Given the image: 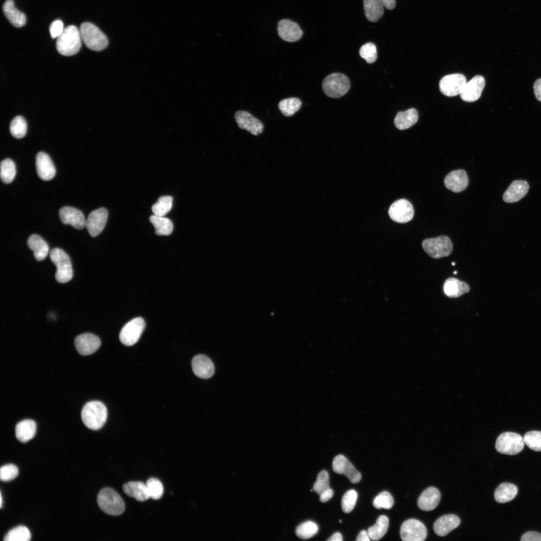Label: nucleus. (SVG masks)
I'll return each mask as SVG.
<instances>
[{"label": "nucleus", "instance_id": "1", "mask_svg": "<svg viewBox=\"0 0 541 541\" xmlns=\"http://www.w3.org/2000/svg\"><path fill=\"white\" fill-rule=\"evenodd\" d=\"M81 418L87 428L94 430H98L103 426L106 421L107 408L100 401H90L83 407Z\"/></svg>", "mask_w": 541, "mask_h": 541}, {"label": "nucleus", "instance_id": "2", "mask_svg": "<svg viewBox=\"0 0 541 541\" xmlns=\"http://www.w3.org/2000/svg\"><path fill=\"white\" fill-rule=\"evenodd\" d=\"M81 41L79 29L75 26H69L64 29L63 33L57 38V50L63 56H70L75 55L81 48Z\"/></svg>", "mask_w": 541, "mask_h": 541}, {"label": "nucleus", "instance_id": "3", "mask_svg": "<svg viewBox=\"0 0 541 541\" xmlns=\"http://www.w3.org/2000/svg\"><path fill=\"white\" fill-rule=\"evenodd\" d=\"M79 30L82 41L90 50L101 51L107 47L108 40L106 36L93 24L83 23Z\"/></svg>", "mask_w": 541, "mask_h": 541}, {"label": "nucleus", "instance_id": "4", "mask_svg": "<svg viewBox=\"0 0 541 541\" xmlns=\"http://www.w3.org/2000/svg\"><path fill=\"white\" fill-rule=\"evenodd\" d=\"M100 509L106 514L119 515L125 510V504L120 495L110 487L103 488L97 496Z\"/></svg>", "mask_w": 541, "mask_h": 541}, {"label": "nucleus", "instance_id": "5", "mask_svg": "<svg viewBox=\"0 0 541 541\" xmlns=\"http://www.w3.org/2000/svg\"><path fill=\"white\" fill-rule=\"evenodd\" d=\"M52 262L56 266L55 278L60 283H66L73 278V269L68 254L60 248H54L50 252Z\"/></svg>", "mask_w": 541, "mask_h": 541}, {"label": "nucleus", "instance_id": "6", "mask_svg": "<svg viewBox=\"0 0 541 541\" xmlns=\"http://www.w3.org/2000/svg\"><path fill=\"white\" fill-rule=\"evenodd\" d=\"M350 87V82L345 75L335 73L328 75L322 83L323 90L326 95L338 98L345 95Z\"/></svg>", "mask_w": 541, "mask_h": 541}, {"label": "nucleus", "instance_id": "7", "mask_svg": "<svg viewBox=\"0 0 541 541\" xmlns=\"http://www.w3.org/2000/svg\"><path fill=\"white\" fill-rule=\"evenodd\" d=\"M523 438L518 433L512 432L502 433L497 437L495 447L501 454L515 455L523 449Z\"/></svg>", "mask_w": 541, "mask_h": 541}, {"label": "nucleus", "instance_id": "8", "mask_svg": "<svg viewBox=\"0 0 541 541\" xmlns=\"http://www.w3.org/2000/svg\"><path fill=\"white\" fill-rule=\"evenodd\" d=\"M422 246L428 255L436 259L449 256L453 248L450 239L445 235L425 239L422 241Z\"/></svg>", "mask_w": 541, "mask_h": 541}, {"label": "nucleus", "instance_id": "9", "mask_svg": "<svg viewBox=\"0 0 541 541\" xmlns=\"http://www.w3.org/2000/svg\"><path fill=\"white\" fill-rule=\"evenodd\" d=\"M145 327L144 320L140 317L134 318L122 328L119 335L121 342L130 346L138 342Z\"/></svg>", "mask_w": 541, "mask_h": 541}, {"label": "nucleus", "instance_id": "10", "mask_svg": "<svg viewBox=\"0 0 541 541\" xmlns=\"http://www.w3.org/2000/svg\"><path fill=\"white\" fill-rule=\"evenodd\" d=\"M400 533L403 541H423L426 538L427 531L422 522L417 519L410 518L403 522Z\"/></svg>", "mask_w": 541, "mask_h": 541}, {"label": "nucleus", "instance_id": "11", "mask_svg": "<svg viewBox=\"0 0 541 541\" xmlns=\"http://www.w3.org/2000/svg\"><path fill=\"white\" fill-rule=\"evenodd\" d=\"M466 83L465 77L457 73L444 76L440 80L439 86L443 95L452 97L460 94Z\"/></svg>", "mask_w": 541, "mask_h": 541}, {"label": "nucleus", "instance_id": "12", "mask_svg": "<svg viewBox=\"0 0 541 541\" xmlns=\"http://www.w3.org/2000/svg\"><path fill=\"white\" fill-rule=\"evenodd\" d=\"M388 214L390 218L398 223H406L413 217L414 209L407 200L400 199L394 202L390 206Z\"/></svg>", "mask_w": 541, "mask_h": 541}, {"label": "nucleus", "instance_id": "13", "mask_svg": "<svg viewBox=\"0 0 541 541\" xmlns=\"http://www.w3.org/2000/svg\"><path fill=\"white\" fill-rule=\"evenodd\" d=\"M108 213L105 208H100L91 211L86 220V226L92 237L98 235L104 229L107 222Z\"/></svg>", "mask_w": 541, "mask_h": 541}, {"label": "nucleus", "instance_id": "14", "mask_svg": "<svg viewBox=\"0 0 541 541\" xmlns=\"http://www.w3.org/2000/svg\"><path fill=\"white\" fill-rule=\"evenodd\" d=\"M332 468L336 473L345 475L353 483H357L361 479V473L343 455H339L335 457L332 463Z\"/></svg>", "mask_w": 541, "mask_h": 541}, {"label": "nucleus", "instance_id": "15", "mask_svg": "<svg viewBox=\"0 0 541 541\" xmlns=\"http://www.w3.org/2000/svg\"><path fill=\"white\" fill-rule=\"evenodd\" d=\"M485 84V81L483 76L480 75L474 76L465 84L460 94L461 99L467 102H472L477 100L481 96Z\"/></svg>", "mask_w": 541, "mask_h": 541}, {"label": "nucleus", "instance_id": "16", "mask_svg": "<svg viewBox=\"0 0 541 541\" xmlns=\"http://www.w3.org/2000/svg\"><path fill=\"white\" fill-rule=\"evenodd\" d=\"M77 352L83 356L95 353L101 345V341L96 335L91 333H84L77 336L74 341Z\"/></svg>", "mask_w": 541, "mask_h": 541}, {"label": "nucleus", "instance_id": "17", "mask_svg": "<svg viewBox=\"0 0 541 541\" xmlns=\"http://www.w3.org/2000/svg\"><path fill=\"white\" fill-rule=\"evenodd\" d=\"M234 118L239 128L254 135L260 134L263 130V124L248 112L238 111L234 114Z\"/></svg>", "mask_w": 541, "mask_h": 541}, {"label": "nucleus", "instance_id": "18", "mask_svg": "<svg viewBox=\"0 0 541 541\" xmlns=\"http://www.w3.org/2000/svg\"><path fill=\"white\" fill-rule=\"evenodd\" d=\"M62 222L69 224L77 229H82L86 226V219L80 210L71 206H64L59 210Z\"/></svg>", "mask_w": 541, "mask_h": 541}, {"label": "nucleus", "instance_id": "19", "mask_svg": "<svg viewBox=\"0 0 541 541\" xmlns=\"http://www.w3.org/2000/svg\"><path fill=\"white\" fill-rule=\"evenodd\" d=\"M277 30L280 37L289 42L298 41L303 35V31L298 24L287 19L278 23Z\"/></svg>", "mask_w": 541, "mask_h": 541}, {"label": "nucleus", "instance_id": "20", "mask_svg": "<svg viewBox=\"0 0 541 541\" xmlns=\"http://www.w3.org/2000/svg\"><path fill=\"white\" fill-rule=\"evenodd\" d=\"M192 369L198 377L207 379L212 376L214 366L211 360L207 356L200 354L193 357L191 362Z\"/></svg>", "mask_w": 541, "mask_h": 541}, {"label": "nucleus", "instance_id": "21", "mask_svg": "<svg viewBox=\"0 0 541 541\" xmlns=\"http://www.w3.org/2000/svg\"><path fill=\"white\" fill-rule=\"evenodd\" d=\"M36 166L39 177L43 180H50L55 176V167L50 156L44 152L37 154Z\"/></svg>", "mask_w": 541, "mask_h": 541}, {"label": "nucleus", "instance_id": "22", "mask_svg": "<svg viewBox=\"0 0 541 541\" xmlns=\"http://www.w3.org/2000/svg\"><path fill=\"white\" fill-rule=\"evenodd\" d=\"M444 183L447 189L454 192H460L467 187L468 178L465 170H453L446 176Z\"/></svg>", "mask_w": 541, "mask_h": 541}, {"label": "nucleus", "instance_id": "23", "mask_svg": "<svg viewBox=\"0 0 541 541\" xmlns=\"http://www.w3.org/2000/svg\"><path fill=\"white\" fill-rule=\"evenodd\" d=\"M529 189L527 181L522 180L513 181L503 195V200L507 203L517 202L523 197Z\"/></svg>", "mask_w": 541, "mask_h": 541}, {"label": "nucleus", "instance_id": "24", "mask_svg": "<svg viewBox=\"0 0 541 541\" xmlns=\"http://www.w3.org/2000/svg\"><path fill=\"white\" fill-rule=\"evenodd\" d=\"M441 494L438 489L429 487L425 489L419 496L417 504L419 508L424 511L434 509L439 504Z\"/></svg>", "mask_w": 541, "mask_h": 541}, {"label": "nucleus", "instance_id": "25", "mask_svg": "<svg viewBox=\"0 0 541 541\" xmlns=\"http://www.w3.org/2000/svg\"><path fill=\"white\" fill-rule=\"evenodd\" d=\"M460 523V519L457 515L445 514L439 517L435 521L433 530L437 535L443 536L458 526Z\"/></svg>", "mask_w": 541, "mask_h": 541}, {"label": "nucleus", "instance_id": "26", "mask_svg": "<svg viewBox=\"0 0 541 541\" xmlns=\"http://www.w3.org/2000/svg\"><path fill=\"white\" fill-rule=\"evenodd\" d=\"M124 493L139 501H144L150 497L146 484L140 481H130L123 486Z\"/></svg>", "mask_w": 541, "mask_h": 541}, {"label": "nucleus", "instance_id": "27", "mask_svg": "<svg viewBox=\"0 0 541 541\" xmlns=\"http://www.w3.org/2000/svg\"><path fill=\"white\" fill-rule=\"evenodd\" d=\"M3 10L6 18L14 27L20 28L26 24V15L15 7L14 0H6Z\"/></svg>", "mask_w": 541, "mask_h": 541}, {"label": "nucleus", "instance_id": "28", "mask_svg": "<svg viewBox=\"0 0 541 541\" xmlns=\"http://www.w3.org/2000/svg\"><path fill=\"white\" fill-rule=\"evenodd\" d=\"M443 290L446 296L455 298L468 293L470 287L464 282L460 281L454 278H449L444 282Z\"/></svg>", "mask_w": 541, "mask_h": 541}, {"label": "nucleus", "instance_id": "29", "mask_svg": "<svg viewBox=\"0 0 541 541\" xmlns=\"http://www.w3.org/2000/svg\"><path fill=\"white\" fill-rule=\"evenodd\" d=\"M36 430L37 425L35 421L32 419H25L17 424L15 434L19 441L25 443L35 436Z\"/></svg>", "mask_w": 541, "mask_h": 541}, {"label": "nucleus", "instance_id": "30", "mask_svg": "<svg viewBox=\"0 0 541 541\" xmlns=\"http://www.w3.org/2000/svg\"><path fill=\"white\" fill-rule=\"evenodd\" d=\"M27 243L29 247L34 252L35 259L38 261L44 260L49 253V246L47 242L39 235L32 234L29 237Z\"/></svg>", "mask_w": 541, "mask_h": 541}, {"label": "nucleus", "instance_id": "31", "mask_svg": "<svg viewBox=\"0 0 541 541\" xmlns=\"http://www.w3.org/2000/svg\"><path fill=\"white\" fill-rule=\"evenodd\" d=\"M418 119V113L415 108L398 112L394 118L396 127L401 130L407 129L414 125Z\"/></svg>", "mask_w": 541, "mask_h": 541}, {"label": "nucleus", "instance_id": "32", "mask_svg": "<svg viewBox=\"0 0 541 541\" xmlns=\"http://www.w3.org/2000/svg\"><path fill=\"white\" fill-rule=\"evenodd\" d=\"M365 15L367 20L375 22L380 20L384 14V5L382 0H363Z\"/></svg>", "mask_w": 541, "mask_h": 541}, {"label": "nucleus", "instance_id": "33", "mask_svg": "<svg viewBox=\"0 0 541 541\" xmlns=\"http://www.w3.org/2000/svg\"><path fill=\"white\" fill-rule=\"evenodd\" d=\"M517 488L513 484L504 482L500 484L494 491V499L499 503H505L512 500L516 495Z\"/></svg>", "mask_w": 541, "mask_h": 541}, {"label": "nucleus", "instance_id": "34", "mask_svg": "<svg viewBox=\"0 0 541 541\" xmlns=\"http://www.w3.org/2000/svg\"><path fill=\"white\" fill-rule=\"evenodd\" d=\"M150 221L155 228V233L159 235H168L170 234L173 228L172 221L168 218L155 215H151Z\"/></svg>", "mask_w": 541, "mask_h": 541}, {"label": "nucleus", "instance_id": "35", "mask_svg": "<svg viewBox=\"0 0 541 541\" xmlns=\"http://www.w3.org/2000/svg\"><path fill=\"white\" fill-rule=\"evenodd\" d=\"M389 527V519L385 515H381L377 519L376 523L369 527L368 534L370 539H380L386 533Z\"/></svg>", "mask_w": 541, "mask_h": 541}, {"label": "nucleus", "instance_id": "36", "mask_svg": "<svg viewBox=\"0 0 541 541\" xmlns=\"http://www.w3.org/2000/svg\"><path fill=\"white\" fill-rule=\"evenodd\" d=\"M302 102L296 97L289 98L282 100L278 107L281 113L285 116L293 115L301 108Z\"/></svg>", "mask_w": 541, "mask_h": 541}, {"label": "nucleus", "instance_id": "37", "mask_svg": "<svg viewBox=\"0 0 541 541\" xmlns=\"http://www.w3.org/2000/svg\"><path fill=\"white\" fill-rule=\"evenodd\" d=\"M16 174V165L14 162L10 158L2 161L1 163V178L5 183H10L15 177Z\"/></svg>", "mask_w": 541, "mask_h": 541}, {"label": "nucleus", "instance_id": "38", "mask_svg": "<svg viewBox=\"0 0 541 541\" xmlns=\"http://www.w3.org/2000/svg\"><path fill=\"white\" fill-rule=\"evenodd\" d=\"M31 538L29 529L25 526L20 525L10 530L5 535V541H29Z\"/></svg>", "mask_w": 541, "mask_h": 541}, {"label": "nucleus", "instance_id": "39", "mask_svg": "<svg viewBox=\"0 0 541 541\" xmlns=\"http://www.w3.org/2000/svg\"><path fill=\"white\" fill-rule=\"evenodd\" d=\"M173 198L170 196H162L152 207L154 215L164 216L168 213L172 207Z\"/></svg>", "mask_w": 541, "mask_h": 541}, {"label": "nucleus", "instance_id": "40", "mask_svg": "<svg viewBox=\"0 0 541 541\" xmlns=\"http://www.w3.org/2000/svg\"><path fill=\"white\" fill-rule=\"evenodd\" d=\"M318 526L315 522L309 520L298 526L296 533L299 538L306 539L315 535L318 532Z\"/></svg>", "mask_w": 541, "mask_h": 541}, {"label": "nucleus", "instance_id": "41", "mask_svg": "<svg viewBox=\"0 0 541 541\" xmlns=\"http://www.w3.org/2000/svg\"><path fill=\"white\" fill-rule=\"evenodd\" d=\"M27 129L26 121L22 116H16L11 122L10 132L12 136L16 138L24 137L26 134Z\"/></svg>", "mask_w": 541, "mask_h": 541}, {"label": "nucleus", "instance_id": "42", "mask_svg": "<svg viewBox=\"0 0 541 541\" xmlns=\"http://www.w3.org/2000/svg\"><path fill=\"white\" fill-rule=\"evenodd\" d=\"M524 443L531 449L541 451V431H530L523 437Z\"/></svg>", "mask_w": 541, "mask_h": 541}, {"label": "nucleus", "instance_id": "43", "mask_svg": "<svg viewBox=\"0 0 541 541\" xmlns=\"http://www.w3.org/2000/svg\"><path fill=\"white\" fill-rule=\"evenodd\" d=\"M359 54L368 63H373L377 58V48L372 43H366L360 48Z\"/></svg>", "mask_w": 541, "mask_h": 541}, {"label": "nucleus", "instance_id": "44", "mask_svg": "<svg viewBox=\"0 0 541 541\" xmlns=\"http://www.w3.org/2000/svg\"><path fill=\"white\" fill-rule=\"evenodd\" d=\"M150 497L153 499L160 498L163 493V487L161 481L156 478H151L146 482Z\"/></svg>", "mask_w": 541, "mask_h": 541}, {"label": "nucleus", "instance_id": "45", "mask_svg": "<svg viewBox=\"0 0 541 541\" xmlns=\"http://www.w3.org/2000/svg\"><path fill=\"white\" fill-rule=\"evenodd\" d=\"M358 497L357 492L353 489L347 491L343 495L341 506L344 512H350L354 508Z\"/></svg>", "mask_w": 541, "mask_h": 541}, {"label": "nucleus", "instance_id": "46", "mask_svg": "<svg viewBox=\"0 0 541 541\" xmlns=\"http://www.w3.org/2000/svg\"><path fill=\"white\" fill-rule=\"evenodd\" d=\"M394 504V499L392 495L388 491H384L380 493L374 499L373 505L376 508H391Z\"/></svg>", "mask_w": 541, "mask_h": 541}, {"label": "nucleus", "instance_id": "47", "mask_svg": "<svg viewBox=\"0 0 541 541\" xmlns=\"http://www.w3.org/2000/svg\"><path fill=\"white\" fill-rule=\"evenodd\" d=\"M329 488L330 486L328 473L326 470H322L317 477L316 481L313 486V490L320 495Z\"/></svg>", "mask_w": 541, "mask_h": 541}, {"label": "nucleus", "instance_id": "48", "mask_svg": "<svg viewBox=\"0 0 541 541\" xmlns=\"http://www.w3.org/2000/svg\"><path fill=\"white\" fill-rule=\"evenodd\" d=\"M19 474L18 467L13 464L2 466L0 469V479L3 481H9L15 478Z\"/></svg>", "mask_w": 541, "mask_h": 541}, {"label": "nucleus", "instance_id": "49", "mask_svg": "<svg viewBox=\"0 0 541 541\" xmlns=\"http://www.w3.org/2000/svg\"><path fill=\"white\" fill-rule=\"evenodd\" d=\"M64 29L62 21H54L51 23L49 28L51 37L53 39L57 38L63 33Z\"/></svg>", "mask_w": 541, "mask_h": 541}, {"label": "nucleus", "instance_id": "50", "mask_svg": "<svg viewBox=\"0 0 541 541\" xmlns=\"http://www.w3.org/2000/svg\"><path fill=\"white\" fill-rule=\"evenodd\" d=\"M520 540L521 541H541V533L530 531L524 533Z\"/></svg>", "mask_w": 541, "mask_h": 541}, {"label": "nucleus", "instance_id": "51", "mask_svg": "<svg viewBox=\"0 0 541 541\" xmlns=\"http://www.w3.org/2000/svg\"><path fill=\"white\" fill-rule=\"evenodd\" d=\"M533 90L536 99L541 102V78L537 79L534 82Z\"/></svg>", "mask_w": 541, "mask_h": 541}, {"label": "nucleus", "instance_id": "52", "mask_svg": "<svg viewBox=\"0 0 541 541\" xmlns=\"http://www.w3.org/2000/svg\"><path fill=\"white\" fill-rule=\"evenodd\" d=\"M333 490L330 488L320 495V500L322 502H327L333 496Z\"/></svg>", "mask_w": 541, "mask_h": 541}, {"label": "nucleus", "instance_id": "53", "mask_svg": "<svg viewBox=\"0 0 541 541\" xmlns=\"http://www.w3.org/2000/svg\"><path fill=\"white\" fill-rule=\"evenodd\" d=\"M356 540V541H370V538L368 532L365 530H362L358 535Z\"/></svg>", "mask_w": 541, "mask_h": 541}, {"label": "nucleus", "instance_id": "54", "mask_svg": "<svg viewBox=\"0 0 541 541\" xmlns=\"http://www.w3.org/2000/svg\"><path fill=\"white\" fill-rule=\"evenodd\" d=\"M384 6L388 10H393L396 5L395 0H382Z\"/></svg>", "mask_w": 541, "mask_h": 541}, {"label": "nucleus", "instance_id": "55", "mask_svg": "<svg viewBox=\"0 0 541 541\" xmlns=\"http://www.w3.org/2000/svg\"><path fill=\"white\" fill-rule=\"evenodd\" d=\"M343 537L340 532H335L329 539L328 541H342Z\"/></svg>", "mask_w": 541, "mask_h": 541}, {"label": "nucleus", "instance_id": "56", "mask_svg": "<svg viewBox=\"0 0 541 541\" xmlns=\"http://www.w3.org/2000/svg\"><path fill=\"white\" fill-rule=\"evenodd\" d=\"M0 497H1V501H0V506H1V507H2V493H1V495H0Z\"/></svg>", "mask_w": 541, "mask_h": 541}, {"label": "nucleus", "instance_id": "57", "mask_svg": "<svg viewBox=\"0 0 541 541\" xmlns=\"http://www.w3.org/2000/svg\"><path fill=\"white\" fill-rule=\"evenodd\" d=\"M339 522H342V520H339Z\"/></svg>", "mask_w": 541, "mask_h": 541}]
</instances>
